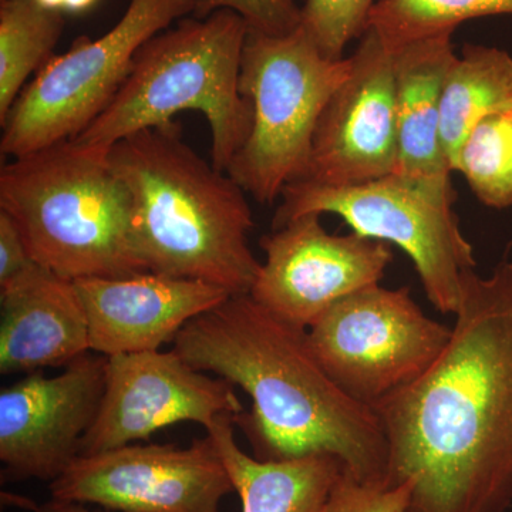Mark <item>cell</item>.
Wrapping results in <instances>:
<instances>
[{"label": "cell", "instance_id": "obj_5", "mask_svg": "<svg viewBox=\"0 0 512 512\" xmlns=\"http://www.w3.org/2000/svg\"><path fill=\"white\" fill-rule=\"evenodd\" d=\"M248 33L247 22L228 9L181 19L158 33L138 50L106 110L73 141L109 153L131 134L171 123L181 111H198L210 126L212 164L227 173L254 119L239 90Z\"/></svg>", "mask_w": 512, "mask_h": 512}, {"label": "cell", "instance_id": "obj_17", "mask_svg": "<svg viewBox=\"0 0 512 512\" xmlns=\"http://www.w3.org/2000/svg\"><path fill=\"white\" fill-rule=\"evenodd\" d=\"M453 35L441 33L394 49L397 161L393 174L451 205L456 191L441 141L440 110L444 77L457 56Z\"/></svg>", "mask_w": 512, "mask_h": 512}, {"label": "cell", "instance_id": "obj_29", "mask_svg": "<svg viewBox=\"0 0 512 512\" xmlns=\"http://www.w3.org/2000/svg\"><path fill=\"white\" fill-rule=\"evenodd\" d=\"M43 8L50 10H62L64 12V0H36Z\"/></svg>", "mask_w": 512, "mask_h": 512}, {"label": "cell", "instance_id": "obj_1", "mask_svg": "<svg viewBox=\"0 0 512 512\" xmlns=\"http://www.w3.org/2000/svg\"><path fill=\"white\" fill-rule=\"evenodd\" d=\"M450 340L419 380L376 406L386 487L412 481L407 512L512 507V242L488 276L468 269Z\"/></svg>", "mask_w": 512, "mask_h": 512}, {"label": "cell", "instance_id": "obj_2", "mask_svg": "<svg viewBox=\"0 0 512 512\" xmlns=\"http://www.w3.org/2000/svg\"><path fill=\"white\" fill-rule=\"evenodd\" d=\"M173 350L194 369L248 393L252 410L235 424L258 460L330 454L360 483L386 487L389 447L379 417L333 382L306 330L275 318L249 295L231 296L190 320Z\"/></svg>", "mask_w": 512, "mask_h": 512}, {"label": "cell", "instance_id": "obj_7", "mask_svg": "<svg viewBox=\"0 0 512 512\" xmlns=\"http://www.w3.org/2000/svg\"><path fill=\"white\" fill-rule=\"evenodd\" d=\"M197 8L198 0H130L106 35L79 37L53 56L0 123L3 156L22 157L79 137L119 92L138 50Z\"/></svg>", "mask_w": 512, "mask_h": 512}, {"label": "cell", "instance_id": "obj_6", "mask_svg": "<svg viewBox=\"0 0 512 512\" xmlns=\"http://www.w3.org/2000/svg\"><path fill=\"white\" fill-rule=\"evenodd\" d=\"M352 72L350 56L328 59L299 26L284 36L249 30L239 90L254 111L251 133L227 174L259 204L308 175L323 109Z\"/></svg>", "mask_w": 512, "mask_h": 512}, {"label": "cell", "instance_id": "obj_4", "mask_svg": "<svg viewBox=\"0 0 512 512\" xmlns=\"http://www.w3.org/2000/svg\"><path fill=\"white\" fill-rule=\"evenodd\" d=\"M0 211L15 222L30 258L69 281L147 272L133 197L107 153L69 140L12 158L0 170Z\"/></svg>", "mask_w": 512, "mask_h": 512}, {"label": "cell", "instance_id": "obj_13", "mask_svg": "<svg viewBox=\"0 0 512 512\" xmlns=\"http://www.w3.org/2000/svg\"><path fill=\"white\" fill-rule=\"evenodd\" d=\"M107 356L84 355L53 377L32 373L0 392L3 481H55L80 456L99 414Z\"/></svg>", "mask_w": 512, "mask_h": 512}, {"label": "cell", "instance_id": "obj_23", "mask_svg": "<svg viewBox=\"0 0 512 512\" xmlns=\"http://www.w3.org/2000/svg\"><path fill=\"white\" fill-rule=\"evenodd\" d=\"M379 0H305L301 28L328 59L340 60L346 47L360 39Z\"/></svg>", "mask_w": 512, "mask_h": 512}, {"label": "cell", "instance_id": "obj_11", "mask_svg": "<svg viewBox=\"0 0 512 512\" xmlns=\"http://www.w3.org/2000/svg\"><path fill=\"white\" fill-rule=\"evenodd\" d=\"M322 215L306 214L261 238L265 262L249 296L275 318L308 330L329 308L380 284L393 262L392 245L330 234Z\"/></svg>", "mask_w": 512, "mask_h": 512}, {"label": "cell", "instance_id": "obj_3", "mask_svg": "<svg viewBox=\"0 0 512 512\" xmlns=\"http://www.w3.org/2000/svg\"><path fill=\"white\" fill-rule=\"evenodd\" d=\"M107 160L133 197L136 247L147 272L249 295L261 262L249 247L248 194L198 156L175 121L123 138Z\"/></svg>", "mask_w": 512, "mask_h": 512}, {"label": "cell", "instance_id": "obj_18", "mask_svg": "<svg viewBox=\"0 0 512 512\" xmlns=\"http://www.w3.org/2000/svg\"><path fill=\"white\" fill-rule=\"evenodd\" d=\"M235 417H218L207 436L227 467L242 512H326L333 485L345 464L330 454L264 461L239 448Z\"/></svg>", "mask_w": 512, "mask_h": 512}, {"label": "cell", "instance_id": "obj_14", "mask_svg": "<svg viewBox=\"0 0 512 512\" xmlns=\"http://www.w3.org/2000/svg\"><path fill=\"white\" fill-rule=\"evenodd\" d=\"M350 59L348 80L320 116L303 180L340 187L379 180L396 168L394 49L367 29Z\"/></svg>", "mask_w": 512, "mask_h": 512}, {"label": "cell", "instance_id": "obj_27", "mask_svg": "<svg viewBox=\"0 0 512 512\" xmlns=\"http://www.w3.org/2000/svg\"><path fill=\"white\" fill-rule=\"evenodd\" d=\"M35 512H114L109 510H90L84 504L69 503V501L52 500L43 505H37Z\"/></svg>", "mask_w": 512, "mask_h": 512}, {"label": "cell", "instance_id": "obj_12", "mask_svg": "<svg viewBox=\"0 0 512 512\" xmlns=\"http://www.w3.org/2000/svg\"><path fill=\"white\" fill-rule=\"evenodd\" d=\"M242 412L227 380L194 369L175 350L109 356L99 414L80 456L148 440L157 430L184 421L207 429L218 417Z\"/></svg>", "mask_w": 512, "mask_h": 512}, {"label": "cell", "instance_id": "obj_19", "mask_svg": "<svg viewBox=\"0 0 512 512\" xmlns=\"http://www.w3.org/2000/svg\"><path fill=\"white\" fill-rule=\"evenodd\" d=\"M512 110V56L498 47L466 45L454 57L441 93V141L454 165L470 131L481 120Z\"/></svg>", "mask_w": 512, "mask_h": 512}, {"label": "cell", "instance_id": "obj_21", "mask_svg": "<svg viewBox=\"0 0 512 512\" xmlns=\"http://www.w3.org/2000/svg\"><path fill=\"white\" fill-rule=\"evenodd\" d=\"M512 15V0H379L369 26L387 46L454 33L461 23L487 16Z\"/></svg>", "mask_w": 512, "mask_h": 512}, {"label": "cell", "instance_id": "obj_20", "mask_svg": "<svg viewBox=\"0 0 512 512\" xmlns=\"http://www.w3.org/2000/svg\"><path fill=\"white\" fill-rule=\"evenodd\" d=\"M64 23L62 10L43 8L36 0H0V123L30 74L52 59Z\"/></svg>", "mask_w": 512, "mask_h": 512}, {"label": "cell", "instance_id": "obj_22", "mask_svg": "<svg viewBox=\"0 0 512 512\" xmlns=\"http://www.w3.org/2000/svg\"><path fill=\"white\" fill-rule=\"evenodd\" d=\"M454 173L466 178L481 204L512 207V110L481 120L458 151Z\"/></svg>", "mask_w": 512, "mask_h": 512}, {"label": "cell", "instance_id": "obj_26", "mask_svg": "<svg viewBox=\"0 0 512 512\" xmlns=\"http://www.w3.org/2000/svg\"><path fill=\"white\" fill-rule=\"evenodd\" d=\"M35 264L15 222L0 211V288L16 281Z\"/></svg>", "mask_w": 512, "mask_h": 512}, {"label": "cell", "instance_id": "obj_24", "mask_svg": "<svg viewBox=\"0 0 512 512\" xmlns=\"http://www.w3.org/2000/svg\"><path fill=\"white\" fill-rule=\"evenodd\" d=\"M412 493V481L397 487L365 484L343 468L333 485L326 512H407Z\"/></svg>", "mask_w": 512, "mask_h": 512}, {"label": "cell", "instance_id": "obj_9", "mask_svg": "<svg viewBox=\"0 0 512 512\" xmlns=\"http://www.w3.org/2000/svg\"><path fill=\"white\" fill-rule=\"evenodd\" d=\"M312 353L348 396L375 409L434 365L451 328L429 318L409 286H367L306 330Z\"/></svg>", "mask_w": 512, "mask_h": 512}, {"label": "cell", "instance_id": "obj_15", "mask_svg": "<svg viewBox=\"0 0 512 512\" xmlns=\"http://www.w3.org/2000/svg\"><path fill=\"white\" fill-rule=\"evenodd\" d=\"M73 284L89 322L90 349L107 357L158 350L190 320L231 298L218 286L154 272Z\"/></svg>", "mask_w": 512, "mask_h": 512}, {"label": "cell", "instance_id": "obj_25", "mask_svg": "<svg viewBox=\"0 0 512 512\" xmlns=\"http://www.w3.org/2000/svg\"><path fill=\"white\" fill-rule=\"evenodd\" d=\"M220 9L238 13L247 22L249 30L269 36L288 35L301 25L299 0H198L200 16Z\"/></svg>", "mask_w": 512, "mask_h": 512}, {"label": "cell", "instance_id": "obj_8", "mask_svg": "<svg viewBox=\"0 0 512 512\" xmlns=\"http://www.w3.org/2000/svg\"><path fill=\"white\" fill-rule=\"evenodd\" d=\"M272 229L306 214H333L362 237L396 245L407 254L434 309L454 315L464 272L477 266L454 205L390 174L355 185L293 181L282 191Z\"/></svg>", "mask_w": 512, "mask_h": 512}, {"label": "cell", "instance_id": "obj_10", "mask_svg": "<svg viewBox=\"0 0 512 512\" xmlns=\"http://www.w3.org/2000/svg\"><path fill=\"white\" fill-rule=\"evenodd\" d=\"M49 488L55 500L114 512H221L235 493L208 436L187 448L128 444L79 456Z\"/></svg>", "mask_w": 512, "mask_h": 512}, {"label": "cell", "instance_id": "obj_28", "mask_svg": "<svg viewBox=\"0 0 512 512\" xmlns=\"http://www.w3.org/2000/svg\"><path fill=\"white\" fill-rule=\"evenodd\" d=\"M99 0H64V13H83L92 9Z\"/></svg>", "mask_w": 512, "mask_h": 512}, {"label": "cell", "instance_id": "obj_16", "mask_svg": "<svg viewBox=\"0 0 512 512\" xmlns=\"http://www.w3.org/2000/svg\"><path fill=\"white\" fill-rule=\"evenodd\" d=\"M90 330L73 281L33 265L0 288V373L69 366L90 352Z\"/></svg>", "mask_w": 512, "mask_h": 512}]
</instances>
